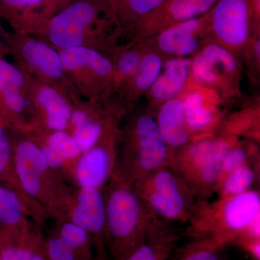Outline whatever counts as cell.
<instances>
[{"instance_id":"obj_13","label":"cell","mask_w":260,"mask_h":260,"mask_svg":"<svg viewBox=\"0 0 260 260\" xmlns=\"http://www.w3.org/2000/svg\"><path fill=\"white\" fill-rule=\"evenodd\" d=\"M31 80L38 121L42 119L51 131H67L73 114L71 100L55 87L40 80Z\"/></svg>"},{"instance_id":"obj_18","label":"cell","mask_w":260,"mask_h":260,"mask_svg":"<svg viewBox=\"0 0 260 260\" xmlns=\"http://www.w3.org/2000/svg\"><path fill=\"white\" fill-rule=\"evenodd\" d=\"M207 14L173 25L156 35L157 47L162 53L174 56L192 54L199 48L198 36L208 31Z\"/></svg>"},{"instance_id":"obj_38","label":"cell","mask_w":260,"mask_h":260,"mask_svg":"<svg viewBox=\"0 0 260 260\" xmlns=\"http://www.w3.org/2000/svg\"><path fill=\"white\" fill-rule=\"evenodd\" d=\"M254 50H255V54H256V59H258V61H259L260 59V42L259 39H258V41H256V44H255V49H254Z\"/></svg>"},{"instance_id":"obj_10","label":"cell","mask_w":260,"mask_h":260,"mask_svg":"<svg viewBox=\"0 0 260 260\" xmlns=\"http://www.w3.org/2000/svg\"><path fill=\"white\" fill-rule=\"evenodd\" d=\"M218 0H165L160 6L145 15L128 30L135 37L157 35L177 24L203 16Z\"/></svg>"},{"instance_id":"obj_17","label":"cell","mask_w":260,"mask_h":260,"mask_svg":"<svg viewBox=\"0 0 260 260\" xmlns=\"http://www.w3.org/2000/svg\"><path fill=\"white\" fill-rule=\"evenodd\" d=\"M73 104L70 126L73 127V135L83 153L114 133V130L112 128L108 129L104 119L97 112L99 104H90L80 99H76Z\"/></svg>"},{"instance_id":"obj_22","label":"cell","mask_w":260,"mask_h":260,"mask_svg":"<svg viewBox=\"0 0 260 260\" xmlns=\"http://www.w3.org/2000/svg\"><path fill=\"white\" fill-rule=\"evenodd\" d=\"M189 59L174 58L164 65V71L150 88V97L155 102L164 103L177 98L187 83L191 73Z\"/></svg>"},{"instance_id":"obj_33","label":"cell","mask_w":260,"mask_h":260,"mask_svg":"<svg viewBox=\"0 0 260 260\" xmlns=\"http://www.w3.org/2000/svg\"><path fill=\"white\" fill-rule=\"evenodd\" d=\"M13 164V153L6 132L0 124V180L9 177L10 168Z\"/></svg>"},{"instance_id":"obj_39","label":"cell","mask_w":260,"mask_h":260,"mask_svg":"<svg viewBox=\"0 0 260 260\" xmlns=\"http://www.w3.org/2000/svg\"><path fill=\"white\" fill-rule=\"evenodd\" d=\"M99 260H105V259H104V257H102L100 258V259H99Z\"/></svg>"},{"instance_id":"obj_27","label":"cell","mask_w":260,"mask_h":260,"mask_svg":"<svg viewBox=\"0 0 260 260\" xmlns=\"http://www.w3.org/2000/svg\"><path fill=\"white\" fill-rule=\"evenodd\" d=\"M122 28H129L145 15L151 13L165 0H111Z\"/></svg>"},{"instance_id":"obj_21","label":"cell","mask_w":260,"mask_h":260,"mask_svg":"<svg viewBox=\"0 0 260 260\" xmlns=\"http://www.w3.org/2000/svg\"><path fill=\"white\" fill-rule=\"evenodd\" d=\"M156 121L172 153L189 143L190 134L186 128L181 99L174 98L162 103Z\"/></svg>"},{"instance_id":"obj_32","label":"cell","mask_w":260,"mask_h":260,"mask_svg":"<svg viewBox=\"0 0 260 260\" xmlns=\"http://www.w3.org/2000/svg\"><path fill=\"white\" fill-rule=\"evenodd\" d=\"M191 73L195 80L205 85H213L218 80L217 68L200 53L191 63Z\"/></svg>"},{"instance_id":"obj_2","label":"cell","mask_w":260,"mask_h":260,"mask_svg":"<svg viewBox=\"0 0 260 260\" xmlns=\"http://www.w3.org/2000/svg\"><path fill=\"white\" fill-rule=\"evenodd\" d=\"M108 246L114 260L124 259L158 220L133 184L116 181L106 198Z\"/></svg>"},{"instance_id":"obj_15","label":"cell","mask_w":260,"mask_h":260,"mask_svg":"<svg viewBox=\"0 0 260 260\" xmlns=\"http://www.w3.org/2000/svg\"><path fill=\"white\" fill-rule=\"evenodd\" d=\"M72 223L97 237L99 250L108 246L106 198L100 189L81 187L71 214Z\"/></svg>"},{"instance_id":"obj_3","label":"cell","mask_w":260,"mask_h":260,"mask_svg":"<svg viewBox=\"0 0 260 260\" xmlns=\"http://www.w3.org/2000/svg\"><path fill=\"white\" fill-rule=\"evenodd\" d=\"M124 139L120 158L114 164L119 181L133 184L157 169L169 167L172 152L151 114L135 115Z\"/></svg>"},{"instance_id":"obj_12","label":"cell","mask_w":260,"mask_h":260,"mask_svg":"<svg viewBox=\"0 0 260 260\" xmlns=\"http://www.w3.org/2000/svg\"><path fill=\"white\" fill-rule=\"evenodd\" d=\"M15 176L23 191L32 198H42L49 168L37 142L25 139L19 142L13 154Z\"/></svg>"},{"instance_id":"obj_9","label":"cell","mask_w":260,"mask_h":260,"mask_svg":"<svg viewBox=\"0 0 260 260\" xmlns=\"http://www.w3.org/2000/svg\"><path fill=\"white\" fill-rule=\"evenodd\" d=\"M0 107L23 126L37 124L32 80L18 65L0 58Z\"/></svg>"},{"instance_id":"obj_16","label":"cell","mask_w":260,"mask_h":260,"mask_svg":"<svg viewBox=\"0 0 260 260\" xmlns=\"http://www.w3.org/2000/svg\"><path fill=\"white\" fill-rule=\"evenodd\" d=\"M114 138L113 133L82 154L75 169V176L80 187L100 189L105 184L114 168Z\"/></svg>"},{"instance_id":"obj_19","label":"cell","mask_w":260,"mask_h":260,"mask_svg":"<svg viewBox=\"0 0 260 260\" xmlns=\"http://www.w3.org/2000/svg\"><path fill=\"white\" fill-rule=\"evenodd\" d=\"M0 260H49L45 240L25 226L8 229L0 234Z\"/></svg>"},{"instance_id":"obj_14","label":"cell","mask_w":260,"mask_h":260,"mask_svg":"<svg viewBox=\"0 0 260 260\" xmlns=\"http://www.w3.org/2000/svg\"><path fill=\"white\" fill-rule=\"evenodd\" d=\"M54 13L50 0H0V18L14 34L35 35Z\"/></svg>"},{"instance_id":"obj_28","label":"cell","mask_w":260,"mask_h":260,"mask_svg":"<svg viewBox=\"0 0 260 260\" xmlns=\"http://www.w3.org/2000/svg\"><path fill=\"white\" fill-rule=\"evenodd\" d=\"M223 247V244L213 238L202 236L181 249L173 260H229Z\"/></svg>"},{"instance_id":"obj_11","label":"cell","mask_w":260,"mask_h":260,"mask_svg":"<svg viewBox=\"0 0 260 260\" xmlns=\"http://www.w3.org/2000/svg\"><path fill=\"white\" fill-rule=\"evenodd\" d=\"M260 212V196L258 191L247 190L224 199L220 210L218 225L208 237L220 244L237 239L242 235Z\"/></svg>"},{"instance_id":"obj_20","label":"cell","mask_w":260,"mask_h":260,"mask_svg":"<svg viewBox=\"0 0 260 260\" xmlns=\"http://www.w3.org/2000/svg\"><path fill=\"white\" fill-rule=\"evenodd\" d=\"M169 223L157 220L143 242L121 260H170L177 238Z\"/></svg>"},{"instance_id":"obj_25","label":"cell","mask_w":260,"mask_h":260,"mask_svg":"<svg viewBox=\"0 0 260 260\" xmlns=\"http://www.w3.org/2000/svg\"><path fill=\"white\" fill-rule=\"evenodd\" d=\"M184 119L189 134L203 131L214 120L213 111L205 107L204 99L199 92H191L183 100Z\"/></svg>"},{"instance_id":"obj_1","label":"cell","mask_w":260,"mask_h":260,"mask_svg":"<svg viewBox=\"0 0 260 260\" xmlns=\"http://www.w3.org/2000/svg\"><path fill=\"white\" fill-rule=\"evenodd\" d=\"M122 28L111 0H75L34 35L57 50L85 47L102 51Z\"/></svg>"},{"instance_id":"obj_35","label":"cell","mask_w":260,"mask_h":260,"mask_svg":"<svg viewBox=\"0 0 260 260\" xmlns=\"http://www.w3.org/2000/svg\"><path fill=\"white\" fill-rule=\"evenodd\" d=\"M73 1L75 0H50L51 5L55 10V13Z\"/></svg>"},{"instance_id":"obj_29","label":"cell","mask_w":260,"mask_h":260,"mask_svg":"<svg viewBox=\"0 0 260 260\" xmlns=\"http://www.w3.org/2000/svg\"><path fill=\"white\" fill-rule=\"evenodd\" d=\"M24 205L16 191L0 185V223L8 229L21 227Z\"/></svg>"},{"instance_id":"obj_30","label":"cell","mask_w":260,"mask_h":260,"mask_svg":"<svg viewBox=\"0 0 260 260\" xmlns=\"http://www.w3.org/2000/svg\"><path fill=\"white\" fill-rule=\"evenodd\" d=\"M255 178L250 167L244 165L224 177L222 192L225 198L234 196L249 190Z\"/></svg>"},{"instance_id":"obj_8","label":"cell","mask_w":260,"mask_h":260,"mask_svg":"<svg viewBox=\"0 0 260 260\" xmlns=\"http://www.w3.org/2000/svg\"><path fill=\"white\" fill-rule=\"evenodd\" d=\"M208 16V31L228 47L245 45L257 23L248 0H218Z\"/></svg>"},{"instance_id":"obj_37","label":"cell","mask_w":260,"mask_h":260,"mask_svg":"<svg viewBox=\"0 0 260 260\" xmlns=\"http://www.w3.org/2000/svg\"><path fill=\"white\" fill-rule=\"evenodd\" d=\"M5 35L4 30L2 28L1 25H0V54H1L2 51H3V39H4Z\"/></svg>"},{"instance_id":"obj_7","label":"cell","mask_w":260,"mask_h":260,"mask_svg":"<svg viewBox=\"0 0 260 260\" xmlns=\"http://www.w3.org/2000/svg\"><path fill=\"white\" fill-rule=\"evenodd\" d=\"M9 38L18 66L31 79L55 87L72 102L80 99L65 71L59 50L34 36L14 34Z\"/></svg>"},{"instance_id":"obj_6","label":"cell","mask_w":260,"mask_h":260,"mask_svg":"<svg viewBox=\"0 0 260 260\" xmlns=\"http://www.w3.org/2000/svg\"><path fill=\"white\" fill-rule=\"evenodd\" d=\"M133 185L159 220L182 221L194 210V193L169 166L157 169Z\"/></svg>"},{"instance_id":"obj_5","label":"cell","mask_w":260,"mask_h":260,"mask_svg":"<svg viewBox=\"0 0 260 260\" xmlns=\"http://www.w3.org/2000/svg\"><path fill=\"white\" fill-rule=\"evenodd\" d=\"M68 78L80 100L99 104L114 89V66L103 51L80 47L59 50Z\"/></svg>"},{"instance_id":"obj_31","label":"cell","mask_w":260,"mask_h":260,"mask_svg":"<svg viewBox=\"0 0 260 260\" xmlns=\"http://www.w3.org/2000/svg\"><path fill=\"white\" fill-rule=\"evenodd\" d=\"M201 54L215 66L221 67L228 73H234L237 70V61L226 48L217 44H211L203 49Z\"/></svg>"},{"instance_id":"obj_24","label":"cell","mask_w":260,"mask_h":260,"mask_svg":"<svg viewBox=\"0 0 260 260\" xmlns=\"http://www.w3.org/2000/svg\"><path fill=\"white\" fill-rule=\"evenodd\" d=\"M142 52L136 47L123 48L112 59L114 66L113 92L125 89L133 79L139 68Z\"/></svg>"},{"instance_id":"obj_23","label":"cell","mask_w":260,"mask_h":260,"mask_svg":"<svg viewBox=\"0 0 260 260\" xmlns=\"http://www.w3.org/2000/svg\"><path fill=\"white\" fill-rule=\"evenodd\" d=\"M41 147L51 169H59L65 162L77 158L83 154L74 136L66 130L51 131L47 135L44 145Z\"/></svg>"},{"instance_id":"obj_26","label":"cell","mask_w":260,"mask_h":260,"mask_svg":"<svg viewBox=\"0 0 260 260\" xmlns=\"http://www.w3.org/2000/svg\"><path fill=\"white\" fill-rule=\"evenodd\" d=\"M162 68V58L158 53L153 51L142 54L138 71L125 89L133 92L134 96L137 93L150 90L158 78Z\"/></svg>"},{"instance_id":"obj_4","label":"cell","mask_w":260,"mask_h":260,"mask_svg":"<svg viewBox=\"0 0 260 260\" xmlns=\"http://www.w3.org/2000/svg\"><path fill=\"white\" fill-rule=\"evenodd\" d=\"M229 148L223 140L188 143L172 153L169 167L195 195L205 194L221 182L223 159Z\"/></svg>"},{"instance_id":"obj_34","label":"cell","mask_w":260,"mask_h":260,"mask_svg":"<svg viewBox=\"0 0 260 260\" xmlns=\"http://www.w3.org/2000/svg\"><path fill=\"white\" fill-rule=\"evenodd\" d=\"M246 159L247 154L245 149L240 147L229 148L223 159V178L236 169L246 165Z\"/></svg>"},{"instance_id":"obj_36","label":"cell","mask_w":260,"mask_h":260,"mask_svg":"<svg viewBox=\"0 0 260 260\" xmlns=\"http://www.w3.org/2000/svg\"><path fill=\"white\" fill-rule=\"evenodd\" d=\"M256 20L259 21L260 13V0H248Z\"/></svg>"}]
</instances>
